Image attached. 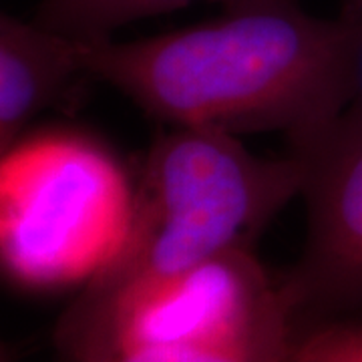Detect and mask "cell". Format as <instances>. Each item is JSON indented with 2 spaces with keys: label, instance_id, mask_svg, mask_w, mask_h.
Returning <instances> with one entry per match:
<instances>
[{
  "label": "cell",
  "instance_id": "1",
  "mask_svg": "<svg viewBox=\"0 0 362 362\" xmlns=\"http://www.w3.org/2000/svg\"><path fill=\"white\" fill-rule=\"evenodd\" d=\"M73 45L85 77L165 127L276 133L292 153L314 147L362 93V0L332 16L266 0L151 37Z\"/></svg>",
  "mask_w": 362,
  "mask_h": 362
},
{
  "label": "cell",
  "instance_id": "2",
  "mask_svg": "<svg viewBox=\"0 0 362 362\" xmlns=\"http://www.w3.org/2000/svg\"><path fill=\"white\" fill-rule=\"evenodd\" d=\"M304 159L256 156L240 137L168 127L135 177V206L113 262L83 286L57 328L63 352L119 314L240 244H252L304 185Z\"/></svg>",
  "mask_w": 362,
  "mask_h": 362
},
{
  "label": "cell",
  "instance_id": "3",
  "mask_svg": "<svg viewBox=\"0 0 362 362\" xmlns=\"http://www.w3.org/2000/svg\"><path fill=\"white\" fill-rule=\"evenodd\" d=\"M135 177L77 131L23 135L0 156V272L30 290L83 288L113 262Z\"/></svg>",
  "mask_w": 362,
  "mask_h": 362
},
{
  "label": "cell",
  "instance_id": "4",
  "mask_svg": "<svg viewBox=\"0 0 362 362\" xmlns=\"http://www.w3.org/2000/svg\"><path fill=\"white\" fill-rule=\"evenodd\" d=\"M294 322L282 284L252 244H240L169 280L65 354L97 362L137 346L288 349Z\"/></svg>",
  "mask_w": 362,
  "mask_h": 362
},
{
  "label": "cell",
  "instance_id": "5",
  "mask_svg": "<svg viewBox=\"0 0 362 362\" xmlns=\"http://www.w3.org/2000/svg\"><path fill=\"white\" fill-rule=\"evenodd\" d=\"M362 101V99H361ZM304 244L282 284L300 326L362 304V103L304 153Z\"/></svg>",
  "mask_w": 362,
  "mask_h": 362
},
{
  "label": "cell",
  "instance_id": "6",
  "mask_svg": "<svg viewBox=\"0 0 362 362\" xmlns=\"http://www.w3.org/2000/svg\"><path fill=\"white\" fill-rule=\"evenodd\" d=\"M81 77L73 40L0 13V156Z\"/></svg>",
  "mask_w": 362,
  "mask_h": 362
},
{
  "label": "cell",
  "instance_id": "7",
  "mask_svg": "<svg viewBox=\"0 0 362 362\" xmlns=\"http://www.w3.org/2000/svg\"><path fill=\"white\" fill-rule=\"evenodd\" d=\"M189 0H40L33 23L66 40H97L115 37L125 26L171 13ZM223 8L266 0H214Z\"/></svg>",
  "mask_w": 362,
  "mask_h": 362
},
{
  "label": "cell",
  "instance_id": "8",
  "mask_svg": "<svg viewBox=\"0 0 362 362\" xmlns=\"http://www.w3.org/2000/svg\"><path fill=\"white\" fill-rule=\"evenodd\" d=\"M286 362H362V316L350 312L298 326Z\"/></svg>",
  "mask_w": 362,
  "mask_h": 362
},
{
  "label": "cell",
  "instance_id": "9",
  "mask_svg": "<svg viewBox=\"0 0 362 362\" xmlns=\"http://www.w3.org/2000/svg\"><path fill=\"white\" fill-rule=\"evenodd\" d=\"M288 349L235 346H137L117 350L97 362H286Z\"/></svg>",
  "mask_w": 362,
  "mask_h": 362
},
{
  "label": "cell",
  "instance_id": "10",
  "mask_svg": "<svg viewBox=\"0 0 362 362\" xmlns=\"http://www.w3.org/2000/svg\"><path fill=\"white\" fill-rule=\"evenodd\" d=\"M0 362H11V358L6 356V352L2 350V346H0Z\"/></svg>",
  "mask_w": 362,
  "mask_h": 362
}]
</instances>
